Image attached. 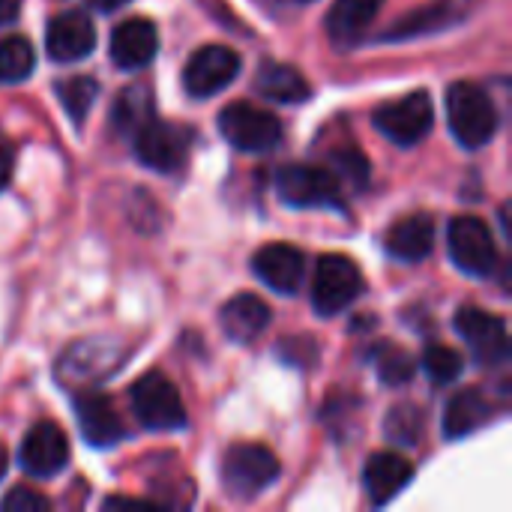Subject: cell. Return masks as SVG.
<instances>
[{
  "label": "cell",
  "instance_id": "obj_22",
  "mask_svg": "<svg viewBox=\"0 0 512 512\" xmlns=\"http://www.w3.org/2000/svg\"><path fill=\"white\" fill-rule=\"evenodd\" d=\"M270 318H273L270 306L261 297H255V294H237L219 312L222 333L231 342H240V345L258 339L270 327Z\"/></svg>",
  "mask_w": 512,
  "mask_h": 512
},
{
  "label": "cell",
  "instance_id": "obj_3",
  "mask_svg": "<svg viewBox=\"0 0 512 512\" xmlns=\"http://www.w3.org/2000/svg\"><path fill=\"white\" fill-rule=\"evenodd\" d=\"M132 150L135 159L159 174H177L183 171V165L189 162L192 153V129L171 123V120H156L150 117L147 123H141L132 135Z\"/></svg>",
  "mask_w": 512,
  "mask_h": 512
},
{
  "label": "cell",
  "instance_id": "obj_31",
  "mask_svg": "<svg viewBox=\"0 0 512 512\" xmlns=\"http://www.w3.org/2000/svg\"><path fill=\"white\" fill-rule=\"evenodd\" d=\"M333 177L342 183H354L357 189H363L369 183V162L360 150H333Z\"/></svg>",
  "mask_w": 512,
  "mask_h": 512
},
{
  "label": "cell",
  "instance_id": "obj_30",
  "mask_svg": "<svg viewBox=\"0 0 512 512\" xmlns=\"http://www.w3.org/2000/svg\"><path fill=\"white\" fill-rule=\"evenodd\" d=\"M423 369L432 384H453L462 375V357L447 345H432L423 354Z\"/></svg>",
  "mask_w": 512,
  "mask_h": 512
},
{
  "label": "cell",
  "instance_id": "obj_12",
  "mask_svg": "<svg viewBox=\"0 0 512 512\" xmlns=\"http://www.w3.org/2000/svg\"><path fill=\"white\" fill-rule=\"evenodd\" d=\"M240 75L237 51L225 45H201L183 66V87L192 99H210Z\"/></svg>",
  "mask_w": 512,
  "mask_h": 512
},
{
  "label": "cell",
  "instance_id": "obj_13",
  "mask_svg": "<svg viewBox=\"0 0 512 512\" xmlns=\"http://www.w3.org/2000/svg\"><path fill=\"white\" fill-rule=\"evenodd\" d=\"M18 462H21L24 474L36 477V480L57 477L69 465V441H66L63 429L51 420L36 423L21 441Z\"/></svg>",
  "mask_w": 512,
  "mask_h": 512
},
{
  "label": "cell",
  "instance_id": "obj_27",
  "mask_svg": "<svg viewBox=\"0 0 512 512\" xmlns=\"http://www.w3.org/2000/svg\"><path fill=\"white\" fill-rule=\"evenodd\" d=\"M426 432V417L417 405H396L387 420H384V435L393 444L402 447H417Z\"/></svg>",
  "mask_w": 512,
  "mask_h": 512
},
{
  "label": "cell",
  "instance_id": "obj_26",
  "mask_svg": "<svg viewBox=\"0 0 512 512\" xmlns=\"http://www.w3.org/2000/svg\"><path fill=\"white\" fill-rule=\"evenodd\" d=\"M54 93H57V99L63 102L69 120H72L75 126H81V123L87 120V114H90L96 96H99V84H96L90 75H72V78L57 81V84H54Z\"/></svg>",
  "mask_w": 512,
  "mask_h": 512
},
{
  "label": "cell",
  "instance_id": "obj_19",
  "mask_svg": "<svg viewBox=\"0 0 512 512\" xmlns=\"http://www.w3.org/2000/svg\"><path fill=\"white\" fill-rule=\"evenodd\" d=\"M384 249L402 264L426 261L435 249V219L429 213H411V216L399 219L387 231Z\"/></svg>",
  "mask_w": 512,
  "mask_h": 512
},
{
  "label": "cell",
  "instance_id": "obj_25",
  "mask_svg": "<svg viewBox=\"0 0 512 512\" xmlns=\"http://www.w3.org/2000/svg\"><path fill=\"white\" fill-rule=\"evenodd\" d=\"M153 117V93L147 84H132L120 90L111 108V123L120 135H132L141 123Z\"/></svg>",
  "mask_w": 512,
  "mask_h": 512
},
{
  "label": "cell",
  "instance_id": "obj_20",
  "mask_svg": "<svg viewBox=\"0 0 512 512\" xmlns=\"http://www.w3.org/2000/svg\"><path fill=\"white\" fill-rule=\"evenodd\" d=\"M411 480H414V465L396 453H372L363 471V486L375 507H384L393 498H399Z\"/></svg>",
  "mask_w": 512,
  "mask_h": 512
},
{
  "label": "cell",
  "instance_id": "obj_37",
  "mask_svg": "<svg viewBox=\"0 0 512 512\" xmlns=\"http://www.w3.org/2000/svg\"><path fill=\"white\" fill-rule=\"evenodd\" d=\"M6 468H9V456H6V450L0 447V480L6 477Z\"/></svg>",
  "mask_w": 512,
  "mask_h": 512
},
{
  "label": "cell",
  "instance_id": "obj_33",
  "mask_svg": "<svg viewBox=\"0 0 512 512\" xmlns=\"http://www.w3.org/2000/svg\"><path fill=\"white\" fill-rule=\"evenodd\" d=\"M51 507L45 495H39L36 489L30 486H15L3 501H0V510L6 512H45Z\"/></svg>",
  "mask_w": 512,
  "mask_h": 512
},
{
  "label": "cell",
  "instance_id": "obj_11",
  "mask_svg": "<svg viewBox=\"0 0 512 512\" xmlns=\"http://www.w3.org/2000/svg\"><path fill=\"white\" fill-rule=\"evenodd\" d=\"M456 333L468 342L480 366L498 369L510 360V333L504 318L483 312L477 306H465L456 312Z\"/></svg>",
  "mask_w": 512,
  "mask_h": 512
},
{
  "label": "cell",
  "instance_id": "obj_10",
  "mask_svg": "<svg viewBox=\"0 0 512 512\" xmlns=\"http://www.w3.org/2000/svg\"><path fill=\"white\" fill-rule=\"evenodd\" d=\"M372 123L387 141H393L399 147H417L435 126L432 96L420 90V93L402 96L396 102H387L372 114Z\"/></svg>",
  "mask_w": 512,
  "mask_h": 512
},
{
  "label": "cell",
  "instance_id": "obj_4",
  "mask_svg": "<svg viewBox=\"0 0 512 512\" xmlns=\"http://www.w3.org/2000/svg\"><path fill=\"white\" fill-rule=\"evenodd\" d=\"M222 486L237 501H252L279 480V459L261 444H234L222 456Z\"/></svg>",
  "mask_w": 512,
  "mask_h": 512
},
{
  "label": "cell",
  "instance_id": "obj_15",
  "mask_svg": "<svg viewBox=\"0 0 512 512\" xmlns=\"http://www.w3.org/2000/svg\"><path fill=\"white\" fill-rule=\"evenodd\" d=\"M252 270L270 291L291 297L303 285L306 258L291 243H267L252 255Z\"/></svg>",
  "mask_w": 512,
  "mask_h": 512
},
{
  "label": "cell",
  "instance_id": "obj_38",
  "mask_svg": "<svg viewBox=\"0 0 512 512\" xmlns=\"http://www.w3.org/2000/svg\"><path fill=\"white\" fill-rule=\"evenodd\" d=\"M288 3H312V0H288Z\"/></svg>",
  "mask_w": 512,
  "mask_h": 512
},
{
  "label": "cell",
  "instance_id": "obj_16",
  "mask_svg": "<svg viewBox=\"0 0 512 512\" xmlns=\"http://www.w3.org/2000/svg\"><path fill=\"white\" fill-rule=\"evenodd\" d=\"M75 420H78L81 438L90 447H114L126 435V426H123L117 408L111 405L108 396H102L96 390L75 393Z\"/></svg>",
  "mask_w": 512,
  "mask_h": 512
},
{
  "label": "cell",
  "instance_id": "obj_29",
  "mask_svg": "<svg viewBox=\"0 0 512 512\" xmlns=\"http://www.w3.org/2000/svg\"><path fill=\"white\" fill-rule=\"evenodd\" d=\"M375 369H378V378H381L387 387H402V384H408V381L417 375V360H414L408 351H402V348L384 342V345L375 351Z\"/></svg>",
  "mask_w": 512,
  "mask_h": 512
},
{
  "label": "cell",
  "instance_id": "obj_28",
  "mask_svg": "<svg viewBox=\"0 0 512 512\" xmlns=\"http://www.w3.org/2000/svg\"><path fill=\"white\" fill-rule=\"evenodd\" d=\"M36 66L33 45L24 36H6L0 39V81L21 84Z\"/></svg>",
  "mask_w": 512,
  "mask_h": 512
},
{
  "label": "cell",
  "instance_id": "obj_24",
  "mask_svg": "<svg viewBox=\"0 0 512 512\" xmlns=\"http://www.w3.org/2000/svg\"><path fill=\"white\" fill-rule=\"evenodd\" d=\"M255 87L264 99L270 102H282V105H300L312 96V87L306 81V75L288 63H261L258 75H255Z\"/></svg>",
  "mask_w": 512,
  "mask_h": 512
},
{
  "label": "cell",
  "instance_id": "obj_5",
  "mask_svg": "<svg viewBox=\"0 0 512 512\" xmlns=\"http://www.w3.org/2000/svg\"><path fill=\"white\" fill-rule=\"evenodd\" d=\"M132 411L141 426L156 429V432H177L186 426V408L180 399L177 384L162 375V372H147L141 375L132 390H129Z\"/></svg>",
  "mask_w": 512,
  "mask_h": 512
},
{
  "label": "cell",
  "instance_id": "obj_9",
  "mask_svg": "<svg viewBox=\"0 0 512 512\" xmlns=\"http://www.w3.org/2000/svg\"><path fill=\"white\" fill-rule=\"evenodd\" d=\"M447 246L453 264L468 276L486 279L498 270V246L480 216H456L447 228Z\"/></svg>",
  "mask_w": 512,
  "mask_h": 512
},
{
  "label": "cell",
  "instance_id": "obj_17",
  "mask_svg": "<svg viewBox=\"0 0 512 512\" xmlns=\"http://www.w3.org/2000/svg\"><path fill=\"white\" fill-rule=\"evenodd\" d=\"M111 60L117 69L135 72L153 63L156 51H159V33L156 24L147 18H126L114 27L111 33Z\"/></svg>",
  "mask_w": 512,
  "mask_h": 512
},
{
  "label": "cell",
  "instance_id": "obj_21",
  "mask_svg": "<svg viewBox=\"0 0 512 512\" xmlns=\"http://www.w3.org/2000/svg\"><path fill=\"white\" fill-rule=\"evenodd\" d=\"M381 6H384V0H336L324 21L327 36L339 48H351V45L363 42V36L369 33Z\"/></svg>",
  "mask_w": 512,
  "mask_h": 512
},
{
  "label": "cell",
  "instance_id": "obj_8",
  "mask_svg": "<svg viewBox=\"0 0 512 512\" xmlns=\"http://www.w3.org/2000/svg\"><path fill=\"white\" fill-rule=\"evenodd\" d=\"M363 288H366L363 273L348 255H336V252L321 255L312 282V306L318 315L333 318L345 312L363 294Z\"/></svg>",
  "mask_w": 512,
  "mask_h": 512
},
{
  "label": "cell",
  "instance_id": "obj_18",
  "mask_svg": "<svg viewBox=\"0 0 512 512\" xmlns=\"http://www.w3.org/2000/svg\"><path fill=\"white\" fill-rule=\"evenodd\" d=\"M471 12L468 0H438L429 6H420L411 15H402L387 33L384 39L399 42V39H417V36H429V33H441L447 27H456L459 21H465V15Z\"/></svg>",
  "mask_w": 512,
  "mask_h": 512
},
{
  "label": "cell",
  "instance_id": "obj_36",
  "mask_svg": "<svg viewBox=\"0 0 512 512\" xmlns=\"http://www.w3.org/2000/svg\"><path fill=\"white\" fill-rule=\"evenodd\" d=\"M93 9H99V12H114V9H120L123 3H129V0H87Z\"/></svg>",
  "mask_w": 512,
  "mask_h": 512
},
{
  "label": "cell",
  "instance_id": "obj_6",
  "mask_svg": "<svg viewBox=\"0 0 512 512\" xmlns=\"http://www.w3.org/2000/svg\"><path fill=\"white\" fill-rule=\"evenodd\" d=\"M222 138L243 153H270L282 144V120L258 105L231 102L219 111Z\"/></svg>",
  "mask_w": 512,
  "mask_h": 512
},
{
  "label": "cell",
  "instance_id": "obj_32",
  "mask_svg": "<svg viewBox=\"0 0 512 512\" xmlns=\"http://www.w3.org/2000/svg\"><path fill=\"white\" fill-rule=\"evenodd\" d=\"M279 357L288 363V366H297V369H312L318 363V345L312 336H297V339H282L279 342Z\"/></svg>",
  "mask_w": 512,
  "mask_h": 512
},
{
  "label": "cell",
  "instance_id": "obj_7",
  "mask_svg": "<svg viewBox=\"0 0 512 512\" xmlns=\"http://www.w3.org/2000/svg\"><path fill=\"white\" fill-rule=\"evenodd\" d=\"M276 192L288 207H336L342 210V183L330 168L291 162L276 171Z\"/></svg>",
  "mask_w": 512,
  "mask_h": 512
},
{
  "label": "cell",
  "instance_id": "obj_34",
  "mask_svg": "<svg viewBox=\"0 0 512 512\" xmlns=\"http://www.w3.org/2000/svg\"><path fill=\"white\" fill-rule=\"evenodd\" d=\"M12 168H15V147H12V141L0 132V189L9 186Z\"/></svg>",
  "mask_w": 512,
  "mask_h": 512
},
{
  "label": "cell",
  "instance_id": "obj_23",
  "mask_svg": "<svg viewBox=\"0 0 512 512\" xmlns=\"http://www.w3.org/2000/svg\"><path fill=\"white\" fill-rule=\"evenodd\" d=\"M492 414H495V408H492L489 396L480 387H468V390L456 393L447 402V411H444V435L450 441L465 438V435H474L477 429H483L492 420Z\"/></svg>",
  "mask_w": 512,
  "mask_h": 512
},
{
  "label": "cell",
  "instance_id": "obj_14",
  "mask_svg": "<svg viewBox=\"0 0 512 512\" xmlns=\"http://www.w3.org/2000/svg\"><path fill=\"white\" fill-rule=\"evenodd\" d=\"M96 48V27L87 12L66 9L48 21L45 30V51L57 63H75L84 60Z\"/></svg>",
  "mask_w": 512,
  "mask_h": 512
},
{
  "label": "cell",
  "instance_id": "obj_35",
  "mask_svg": "<svg viewBox=\"0 0 512 512\" xmlns=\"http://www.w3.org/2000/svg\"><path fill=\"white\" fill-rule=\"evenodd\" d=\"M21 12V0H0V27L12 24Z\"/></svg>",
  "mask_w": 512,
  "mask_h": 512
},
{
  "label": "cell",
  "instance_id": "obj_2",
  "mask_svg": "<svg viewBox=\"0 0 512 512\" xmlns=\"http://www.w3.org/2000/svg\"><path fill=\"white\" fill-rule=\"evenodd\" d=\"M126 360V348L117 339L90 336L75 342L57 360V381L69 390H93L108 375H114Z\"/></svg>",
  "mask_w": 512,
  "mask_h": 512
},
{
  "label": "cell",
  "instance_id": "obj_1",
  "mask_svg": "<svg viewBox=\"0 0 512 512\" xmlns=\"http://www.w3.org/2000/svg\"><path fill=\"white\" fill-rule=\"evenodd\" d=\"M447 123L462 147L480 150L498 132V108L483 87L471 81H456L447 90Z\"/></svg>",
  "mask_w": 512,
  "mask_h": 512
}]
</instances>
